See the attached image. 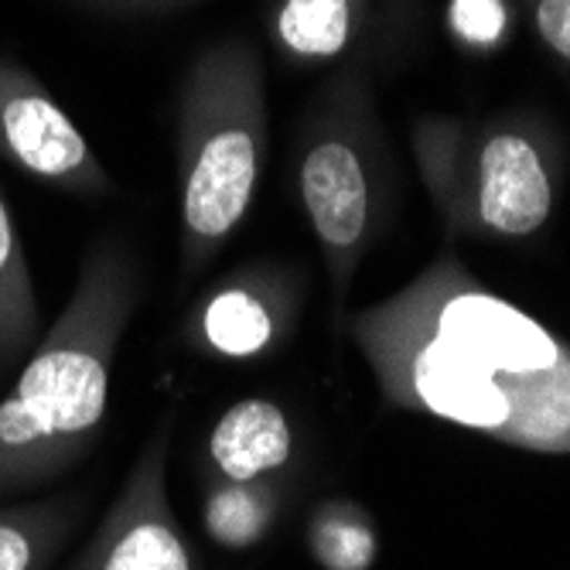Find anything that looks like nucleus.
<instances>
[{"mask_svg":"<svg viewBox=\"0 0 570 570\" xmlns=\"http://www.w3.org/2000/svg\"><path fill=\"white\" fill-rule=\"evenodd\" d=\"M352 338L393 403L527 451L570 454V348L458 267L441 264L355 315Z\"/></svg>","mask_w":570,"mask_h":570,"instance_id":"f257e3e1","label":"nucleus"},{"mask_svg":"<svg viewBox=\"0 0 570 570\" xmlns=\"http://www.w3.org/2000/svg\"><path fill=\"white\" fill-rule=\"evenodd\" d=\"M144 297L127 239L96 236L72 294L0 400V495L69 475L92 451L110 406L114 366Z\"/></svg>","mask_w":570,"mask_h":570,"instance_id":"f03ea898","label":"nucleus"},{"mask_svg":"<svg viewBox=\"0 0 570 570\" xmlns=\"http://www.w3.org/2000/svg\"><path fill=\"white\" fill-rule=\"evenodd\" d=\"M267 66L243 35L195 51L175 102L181 277L213 264L253 209L267 165Z\"/></svg>","mask_w":570,"mask_h":570,"instance_id":"7ed1b4c3","label":"nucleus"},{"mask_svg":"<svg viewBox=\"0 0 570 570\" xmlns=\"http://www.w3.org/2000/svg\"><path fill=\"white\" fill-rule=\"evenodd\" d=\"M294 185L315 233L335 304L380 219V168L366 92L352 72L328 79L297 120Z\"/></svg>","mask_w":570,"mask_h":570,"instance_id":"20e7f679","label":"nucleus"},{"mask_svg":"<svg viewBox=\"0 0 570 570\" xmlns=\"http://www.w3.org/2000/svg\"><path fill=\"white\" fill-rule=\"evenodd\" d=\"M421 165L434 191L458 216L499 236H530L553 213V178L533 137L499 127L464 154L458 130L434 124L421 134Z\"/></svg>","mask_w":570,"mask_h":570,"instance_id":"39448f33","label":"nucleus"},{"mask_svg":"<svg viewBox=\"0 0 570 570\" xmlns=\"http://www.w3.org/2000/svg\"><path fill=\"white\" fill-rule=\"evenodd\" d=\"M0 161L76 198L117 195L114 175L99 165L62 102L8 51H0Z\"/></svg>","mask_w":570,"mask_h":570,"instance_id":"423d86ee","label":"nucleus"},{"mask_svg":"<svg viewBox=\"0 0 570 570\" xmlns=\"http://www.w3.org/2000/svg\"><path fill=\"white\" fill-rule=\"evenodd\" d=\"M168 444L171 417L154 428L69 570H195V553L168 495Z\"/></svg>","mask_w":570,"mask_h":570,"instance_id":"0eeeda50","label":"nucleus"},{"mask_svg":"<svg viewBox=\"0 0 570 570\" xmlns=\"http://www.w3.org/2000/svg\"><path fill=\"white\" fill-rule=\"evenodd\" d=\"M301 311L297 284L274 267H243L198 301L188 345L219 358H256L277 348Z\"/></svg>","mask_w":570,"mask_h":570,"instance_id":"6e6552de","label":"nucleus"},{"mask_svg":"<svg viewBox=\"0 0 570 570\" xmlns=\"http://www.w3.org/2000/svg\"><path fill=\"white\" fill-rule=\"evenodd\" d=\"M294 454V431L281 403L246 396L233 403L209 434V461L223 482H256L281 472Z\"/></svg>","mask_w":570,"mask_h":570,"instance_id":"1a4fd4ad","label":"nucleus"},{"mask_svg":"<svg viewBox=\"0 0 570 570\" xmlns=\"http://www.w3.org/2000/svg\"><path fill=\"white\" fill-rule=\"evenodd\" d=\"M366 0H277L267 31L287 66H325L352 48Z\"/></svg>","mask_w":570,"mask_h":570,"instance_id":"9d476101","label":"nucleus"},{"mask_svg":"<svg viewBox=\"0 0 570 570\" xmlns=\"http://www.w3.org/2000/svg\"><path fill=\"white\" fill-rule=\"evenodd\" d=\"M41 335V304L28 249L21 243L11 205L0 191V376L21 370V362L31 355Z\"/></svg>","mask_w":570,"mask_h":570,"instance_id":"9b49d317","label":"nucleus"},{"mask_svg":"<svg viewBox=\"0 0 570 570\" xmlns=\"http://www.w3.org/2000/svg\"><path fill=\"white\" fill-rule=\"evenodd\" d=\"M79 495L0 505V570H48L79 523Z\"/></svg>","mask_w":570,"mask_h":570,"instance_id":"f8f14e48","label":"nucleus"},{"mask_svg":"<svg viewBox=\"0 0 570 570\" xmlns=\"http://www.w3.org/2000/svg\"><path fill=\"white\" fill-rule=\"evenodd\" d=\"M277 512V495L267 479L223 482L205 502V530L223 547L243 550L264 540Z\"/></svg>","mask_w":570,"mask_h":570,"instance_id":"ddd939ff","label":"nucleus"},{"mask_svg":"<svg viewBox=\"0 0 570 570\" xmlns=\"http://www.w3.org/2000/svg\"><path fill=\"white\" fill-rule=\"evenodd\" d=\"M311 547L325 570H366L376 560V537L352 505L325 502L311 523Z\"/></svg>","mask_w":570,"mask_h":570,"instance_id":"4468645a","label":"nucleus"},{"mask_svg":"<svg viewBox=\"0 0 570 570\" xmlns=\"http://www.w3.org/2000/svg\"><path fill=\"white\" fill-rule=\"evenodd\" d=\"M59 8L86 18H102V21H144V18H161L185 11L202 0H56Z\"/></svg>","mask_w":570,"mask_h":570,"instance_id":"2eb2a0df","label":"nucleus"},{"mask_svg":"<svg viewBox=\"0 0 570 570\" xmlns=\"http://www.w3.org/2000/svg\"><path fill=\"white\" fill-rule=\"evenodd\" d=\"M451 24L464 41L492 45L505 28V8L502 0H451Z\"/></svg>","mask_w":570,"mask_h":570,"instance_id":"dca6fc26","label":"nucleus"},{"mask_svg":"<svg viewBox=\"0 0 570 570\" xmlns=\"http://www.w3.org/2000/svg\"><path fill=\"white\" fill-rule=\"evenodd\" d=\"M533 24L547 48L570 66V0H533Z\"/></svg>","mask_w":570,"mask_h":570,"instance_id":"f3484780","label":"nucleus"}]
</instances>
